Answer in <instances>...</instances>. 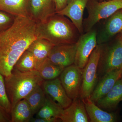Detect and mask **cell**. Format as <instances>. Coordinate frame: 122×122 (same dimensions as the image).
Listing matches in <instances>:
<instances>
[{
    "mask_svg": "<svg viewBox=\"0 0 122 122\" xmlns=\"http://www.w3.org/2000/svg\"><path fill=\"white\" fill-rule=\"evenodd\" d=\"M86 8L88 16L83 20L84 33L93 29L101 20L107 19L119 10L122 8V0H108L98 1L89 0Z\"/></svg>",
    "mask_w": 122,
    "mask_h": 122,
    "instance_id": "cell-4",
    "label": "cell"
},
{
    "mask_svg": "<svg viewBox=\"0 0 122 122\" xmlns=\"http://www.w3.org/2000/svg\"></svg>",
    "mask_w": 122,
    "mask_h": 122,
    "instance_id": "cell-32",
    "label": "cell"
},
{
    "mask_svg": "<svg viewBox=\"0 0 122 122\" xmlns=\"http://www.w3.org/2000/svg\"><path fill=\"white\" fill-rule=\"evenodd\" d=\"M76 44V56L74 64L83 69L92 53L97 45L96 30L92 29L80 35Z\"/></svg>",
    "mask_w": 122,
    "mask_h": 122,
    "instance_id": "cell-8",
    "label": "cell"
},
{
    "mask_svg": "<svg viewBox=\"0 0 122 122\" xmlns=\"http://www.w3.org/2000/svg\"><path fill=\"white\" fill-rule=\"evenodd\" d=\"M100 45L101 52L98 66L97 74L102 77L109 72L122 68V35L120 34L112 44H103Z\"/></svg>",
    "mask_w": 122,
    "mask_h": 122,
    "instance_id": "cell-5",
    "label": "cell"
},
{
    "mask_svg": "<svg viewBox=\"0 0 122 122\" xmlns=\"http://www.w3.org/2000/svg\"><path fill=\"white\" fill-rule=\"evenodd\" d=\"M61 122L59 119H49L35 117L31 119L30 122Z\"/></svg>",
    "mask_w": 122,
    "mask_h": 122,
    "instance_id": "cell-29",
    "label": "cell"
},
{
    "mask_svg": "<svg viewBox=\"0 0 122 122\" xmlns=\"http://www.w3.org/2000/svg\"><path fill=\"white\" fill-rule=\"evenodd\" d=\"M4 79L12 110L18 102L25 98L36 86H41L44 81L36 70L21 72L14 69L10 75L4 77Z\"/></svg>",
    "mask_w": 122,
    "mask_h": 122,
    "instance_id": "cell-3",
    "label": "cell"
},
{
    "mask_svg": "<svg viewBox=\"0 0 122 122\" xmlns=\"http://www.w3.org/2000/svg\"><path fill=\"white\" fill-rule=\"evenodd\" d=\"M120 35H122V32H121V33H120Z\"/></svg>",
    "mask_w": 122,
    "mask_h": 122,
    "instance_id": "cell-31",
    "label": "cell"
},
{
    "mask_svg": "<svg viewBox=\"0 0 122 122\" xmlns=\"http://www.w3.org/2000/svg\"><path fill=\"white\" fill-rule=\"evenodd\" d=\"M101 52V45L95 48L83 69L82 82L80 92L81 99L90 96L97 84V69Z\"/></svg>",
    "mask_w": 122,
    "mask_h": 122,
    "instance_id": "cell-6",
    "label": "cell"
},
{
    "mask_svg": "<svg viewBox=\"0 0 122 122\" xmlns=\"http://www.w3.org/2000/svg\"><path fill=\"white\" fill-rule=\"evenodd\" d=\"M37 63L35 58L28 51L26 50L19 58L13 69L21 72L36 70Z\"/></svg>",
    "mask_w": 122,
    "mask_h": 122,
    "instance_id": "cell-24",
    "label": "cell"
},
{
    "mask_svg": "<svg viewBox=\"0 0 122 122\" xmlns=\"http://www.w3.org/2000/svg\"><path fill=\"white\" fill-rule=\"evenodd\" d=\"M64 110V109L61 105L46 94L45 103L41 109L36 114V117L60 119Z\"/></svg>",
    "mask_w": 122,
    "mask_h": 122,
    "instance_id": "cell-20",
    "label": "cell"
},
{
    "mask_svg": "<svg viewBox=\"0 0 122 122\" xmlns=\"http://www.w3.org/2000/svg\"><path fill=\"white\" fill-rule=\"evenodd\" d=\"M30 17L37 23L44 22L56 13L54 0H29Z\"/></svg>",
    "mask_w": 122,
    "mask_h": 122,
    "instance_id": "cell-11",
    "label": "cell"
},
{
    "mask_svg": "<svg viewBox=\"0 0 122 122\" xmlns=\"http://www.w3.org/2000/svg\"><path fill=\"white\" fill-rule=\"evenodd\" d=\"M56 7V13L57 12L63 9L69 1V0H54Z\"/></svg>",
    "mask_w": 122,
    "mask_h": 122,
    "instance_id": "cell-28",
    "label": "cell"
},
{
    "mask_svg": "<svg viewBox=\"0 0 122 122\" xmlns=\"http://www.w3.org/2000/svg\"><path fill=\"white\" fill-rule=\"evenodd\" d=\"M64 69L53 63L48 58L38 65L36 70L43 80L48 81L59 77Z\"/></svg>",
    "mask_w": 122,
    "mask_h": 122,
    "instance_id": "cell-22",
    "label": "cell"
},
{
    "mask_svg": "<svg viewBox=\"0 0 122 122\" xmlns=\"http://www.w3.org/2000/svg\"><path fill=\"white\" fill-rule=\"evenodd\" d=\"M122 77V68L115 70L102 77L90 96L91 99L96 103L106 95L112 89L117 81Z\"/></svg>",
    "mask_w": 122,
    "mask_h": 122,
    "instance_id": "cell-14",
    "label": "cell"
},
{
    "mask_svg": "<svg viewBox=\"0 0 122 122\" xmlns=\"http://www.w3.org/2000/svg\"><path fill=\"white\" fill-rule=\"evenodd\" d=\"M82 72L83 69L74 64L65 68L59 76L66 94L73 100L80 97Z\"/></svg>",
    "mask_w": 122,
    "mask_h": 122,
    "instance_id": "cell-7",
    "label": "cell"
},
{
    "mask_svg": "<svg viewBox=\"0 0 122 122\" xmlns=\"http://www.w3.org/2000/svg\"><path fill=\"white\" fill-rule=\"evenodd\" d=\"M89 1L69 0L66 7L56 13L69 18L81 35L84 33L83 27V13Z\"/></svg>",
    "mask_w": 122,
    "mask_h": 122,
    "instance_id": "cell-10",
    "label": "cell"
},
{
    "mask_svg": "<svg viewBox=\"0 0 122 122\" xmlns=\"http://www.w3.org/2000/svg\"><path fill=\"white\" fill-rule=\"evenodd\" d=\"M76 44H62L54 46L48 58L53 63L65 68L74 63Z\"/></svg>",
    "mask_w": 122,
    "mask_h": 122,
    "instance_id": "cell-9",
    "label": "cell"
},
{
    "mask_svg": "<svg viewBox=\"0 0 122 122\" xmlns=\"http://www.w3.org/2000/svg\"><path fill=\"white\" fill-rule=\"evenodd\" d=\"M0 106L11 115L12 106L7 95L4 77L0 73Z\"/></svg>",
    "mask_w": 122,
    "mask_h": 122,
    "instance_id": "cell-25",
    "label": "cell"
},
{
    "mask_svg": "<svg viewBox=\"0 0 122 122\" xmlns=\"http://www.w3.org/2000/svg\"><path fill=\"white\" fill-rule=\"evenodd\" d=\"M107 19L103 28L98 35L97 34V45L106 43L122 31V8Z\"/></svg>",
    "mask_w": 122,
    "mask_h": 122,
    "instance_id": "cell-13",
    "label": "cell"
},
{
    "mask_svg": "<svg viewBox=\"0 0 122 122\" xmlns=\"http://www.w3.org/2000/svg\"><path fill=\"white\" fill-rule=\"evenodd\" d=\"M54 46L46 39L37 38L30 44L27 50L31 53L35 58L37 66L48 58Z\"/></svg>",
    "mask_w": 122,
    "mask_h": 122,
    "instance_id": "cell-19",
    "label": "cell"
},
{
    "mask_svg": "<svg viewBox=\"0 0 122 122\" xmlns=\"http://www.w3.org/2000/svg\"><path fill=\"white\" fill-rule=\"evenodd\" d=\"M37 22L30 17L15 16L12 26L0 33V73L11 74L19 58L37 38Z\"/></svg>",
    "mask_w": 122,
    "mask_h": 122,
    "instance_id": "cell-1",
    "label": "cell"
},
{
    "mask_svg": "<svg viewBox=\"0 0 122 122\" xmlns=\"http://www.w3.org/2000/svg\"><path fill=\"white\" fill-rule=\"evenodd\" d=\"M60 119L62 122H88L90 121L84 103L79 98L73 100L69 106L64 109Z\"/></svg>",
    "mask_w": 122,
    "mask_h": 122,
    "instance_id": "cell-15",
    "label": "cell"
},
{
    "mask_svg": "<svg viewBox=\"0 0 122 122\" xmlns=\"http://www.w3.org/2000/svg\"><path fill=\"white\" fill-rule=\"evenodd\" d=\"M0 122H11V115L0 106Z\"/></svg>",
    "mask_w": 122,
    "mask_h": 122,
    "instance_id": "cell-27",
    "label": "cell"
},
{
    "mask_svg": "<svg viewBox=\"0 0 122 122\" xmlns=\"http://www.w3.org/2000/svg\"><path fill=\"white\" fill-rule=\"evenodd\" d=\"M81 99L85 105L90 122H116L117 118L114 114L103 110L92 100L90 96Z\"/></svg>",
    "mask_w": 122,
    "mask_h": 122,
    "instance_id": "cell-17",
    "label": "cell"
},
{
    "mask_svg": "<svg viewBox=\"0 0 122 122\" xmlns=\"http://www.w3.org/2000/svg\"><path fill=\"white\" fill-rule=\"evenodd\" d=\"M37 32L38 38L46 39L54 46L76 44L81 35L72 21L57 13L37 23Z\"/></svg>",
    "mask_w": 122,
    "mask_h": 122,
    "instance_id": "cell-2",
    "label": "cell"
},
{
    "mask_svg": "<svg viewBox=\"0 0 122 122\" xmlns=\"http://www.w3.org/2000/svg\"><path fill=\"white\" fill-rule=\"evenodd\" d=\"M15 16L0 10V33L10 28L13 24Z\"/></svg>",
    "mask_w": 122,
    "mask_h": 122,
    "instance_id": "cell-26",
    "label": "cell"
},
{
    "mask_svg": "<svg viewBox=\"0 0 122 122\" xmlns=\"http://www.w3.org/2000/svg\"><path fill=\"white\" fill-rule=\"evenodd\" d=\"M32 112L25 99L20 100L12 109L11 122H30L33 117Z\"/></svg>",
    "mask_w": 122,
    "mask_h": 122,
    "instance_id": "cell-21",
    "label": "cell"
},
{
    "mask_svg": "<svg viewBox=\"0 0 122 122\" xmlns=\"http://www.w3.org/2000/svg\"><path fill=\"white\" fill-rule=\"evenodd\" d=\"M104 0H99V1H103Z\"/></svg>",
    "mask_w": 122,
    "mask_h": 122,
    "instance_id": "cell-30",
    "label": "cell"
},
{
    "mask_svg": "<svg viewBox=\"0 0 122 122\" xmlns=\"http://www.w3.org/2000/svg\"><path fill=\"white\" fill-rule=\"evenodd\" d=\"M41 86L45 93L64 109L72 103L73 100L66 94L59 77L52 80L44 81Z\"/></svg>",
    "mask_w": 122,
    "mask_h": 122,
    "instance_id": "cell-12",
    "label": "cell"
},
{
    "mask_svg": "<svg viewBox=\"0 0 122 122\" xmlns=\"http://www.w3.org/2000/svg\"><path fill=\"white\" fill-rule=\"evenodd\" d=\"M25 99L28 103L34 115L37 113L45 102L46 94L41 86L39 85L34 89Z\"/></svg>",
    "mask_w": 122,
    "mask_h": 122,
    "instance_id": "cell-23",
    "label": "cell"
},
{
    "mask_svg": "<svg viewBox=\"0 0 122 122\" xmlns=\"http://www.w3.org/2000/svg\"><path fill=\"white\" fill-rule=\"evenodd\" d=\"M122 101V77L117 81L112 89L95 104L108 111L114 110Z\"/></svg>",
    "mask_w": 122,
    "mask_h": 122,
    "instance_id": "cell-16",
    "label": "cell"
},
{
    "mask_svg": "<svg viewBox=\"0 0 122 122\" xmlns=\"http://www.w3.org/2000/svg\"><path fill=\"white\" fill-rule=\"evenodd\" d=\"M29 0H0V10L15 16L30 17Z\"/></svg>",
    "mask_w": 122,
    "mask_h": 122,
    "instance_id": "cell-18",
    "label": "cell"
}]
</instances>
